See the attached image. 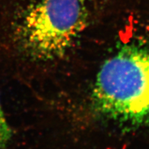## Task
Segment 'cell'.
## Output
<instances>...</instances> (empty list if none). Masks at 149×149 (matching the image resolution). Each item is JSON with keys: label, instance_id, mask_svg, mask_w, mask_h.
Wrapping results in <instances>:
<instances>
[{"label": "cell", "instance_id": "cell-1", "mask_svg": "<svg viewBox=\"0 0 149 149\" xmlns=\"http://www.w3.org/2000/svg\"><path fill=\"white\" fill-rule=\"evenodd\" d=\"M93 101L97 111L110 120L149 125V42L124 46L104 63Z\"/></svg>", "mask_w": 149, "mask_h": 149}, {"label": "cell", "instance_id": "cell-3", "mask_svg": "<svg viewBox=\"0 0 149 149\" xmlns=\"http://www.w3.org/2000/svg\"><path fill=\"white\" fill-rule=\"evenodd\" d=\"M12 130L6 119L2 107L0 104V149H5L10 143Z\"/></svg>", "mask_w": 149, "mask_h": 149}, {"label": "cell", "instance_id": "cell-2", "mask_svg": "<svg viewBox=\"0 0 149 149\" xmlns=\"http://www.w3.org/2000/svg\"><path fill=\"white\" fill-rule=\"evenodd\" d=\"M86 22L83 0H35L18 22L15 42L31 58L51 60L70 49Z\"/></svg>", "mask_w": 149, "mask_h": 149}]
</instances>
